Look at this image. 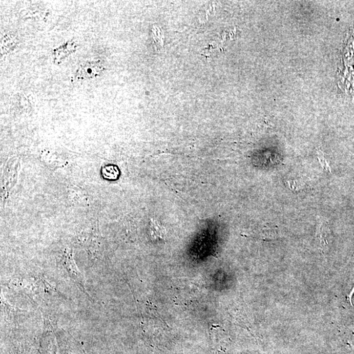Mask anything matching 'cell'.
<instances>
[{
    "mask_svg": "<svg viewBox=\"0 0 354 354\" xmlns=\"http://www.w3.org/2000/svg\"><path fill=\"white\" fill-rule=\"evenodd\" d=\"M19 167L20 161L18 159H12L7 162L4 169L2 186V197H3L2 198L4 200L7 198L9 192L17 182Z\"/></svg>",
    "mask_w": 354,
    "mask_h": 354,
    "instance_id": "obj_1",
    "label": "cell"
},
{
    "mask_svg": "<svg viewBox=\"0 0 354 354\" xmlns=\"http://www.w3.org/2000/svg\"><path fill=\"white\" fill-rule=\"evenodd\" d=\"M62 261L66 270L69 274L72 280L77 283L79 287L81 288L84 292L85 290V281L80 272L77 268V265L75 263L72 251L69 248H65L63 252Z\"/></svg>",
    "mask_w": 354,
    "mask_h": 354,
    "instance_id": "obj_2",
    "label": "cell"
},
{
    "mask_svg": "<svg viewBox=\"0 0 354 354\" xmlns=\"http://www.w3.org/2000/svg\"><path fill=\"white\" fill-rule=\"evenodd\" d=\"M105 70L100 60H92L83 63L77 70L74 77L76 80L93 78L97 77Z\"/></svg>",
    "mask_w": 354,
    "mask_h": 354,
    "instance_id": "obj_3",
    "label": "cell"
},
{
    "mask_svg": "<svg viewBox=\"0 0 354 354\" xmlns=\"http://www.w3.org/2000/svg\"><path fill=\"white\" fill-rule=\"evenodd\" d=\"M76 44L72 41H68L67 44L59 47V48L54 49L53 57L55 64H60L66 57L73 53L76 49Z\"/></svg>",
    "mask_w": 354,
    "mask_h": 354,
    "instance_id": "obj_4",
    "label": "cell"
},
{
    "mask_svg": "<svg viewBox=\"0 0 354 354\" xmlns=\"http://www.w3.org/2000/svg\"><path fill=\"white\" fill-rule=\"evenodd\" d=\"M149 229L151 236L155 237L156 238L161 239L163 236H165V228H163L161 225L159 224L158 222L154 221L153 219H151Z\"/></svg>",
    "mask_w": 354,
    "mask_h": 354,
    "instance_id": "obj_5",
    "label": "cell"
},
{
    "mask_svg": "<svg viewBox=\"0 0 354 354\" xmlns=\"http://www.w3.org/2000/svg\"><path fill=\"white\" fill-rule=\"evenodd\" d=\"M16 44V39L10 36H4L2 40V54L8 53L11 49L14 48Z\"/></svg>",
    "mask_w": 354,
    "mask_h": 354,
    "instance_id": "obj_6",
    "label": "cell"
},
{
    "mask_svg": "<svg viewBox=\"0 0 354 354\" xmlns=\"http://www.w3.org/2000/svg\"><path fill=\"white\" fill-rule=\"evenodd\" d=\"M318 158L319 162H320L321 166H322L323 170L327 171V172H331V169H330L329 163L328 162L327 159H325L324 155L320 151H318Z\"/></svg>",
    "mask_w": 354,
    "mask_h": 354,
    "instance_id": "obj_7",
    "label": "cell"
}]
</instances>
